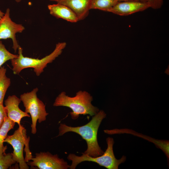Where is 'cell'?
I'll return each instance as SVG.
<instances>
[{
  "mask_svg": "<svg viewBox=\"0 0 169 169\" xmlns=\"http://www.w3.org/2000/svg\"><path fill=\"white\" fill-rule=\"evenodd\" d=\"M18 54L11 53L6 48L2 42L0 40V68L7 61L17 58Z\"/></svg>",
  "mask_w": 169,
  "mask_h": 169,
  "instance_id": "obj_17",
  "label": "cell"
},
{
  "mask_svg": "<svg viewBox=\"0 0 169 169\" xmlns=\"http://www.w3.org/2000/svg\"><path fill=\"white\" fill-rule=\"evenodd\" d=\"M15 123L7 116L0 128V154L5 153L7 147L4 146L3 143L8 136V132L13 128Z\"/></svg>",
  "mask_w": 169,
  "mask_h": 169,
  "instance_id": "obj_13",
  "label": "cell"
},
{
  "mask_svg": "<svg viewBox=\"0 0 169 169\" xmlns=\"http://www.w3.org/2000/svg\"><path fill=\"white\" fill-rule=\"evenodd\" d=\"M107 147L105 151L100 156L93 157L82 153L81 156H77L74 154H70L67 158L71 161L70 166V169H75L78 165L84 161H92L97 163L101 166L108 169H118L119 165L124 162L126 159V156H123L120 159H117L114 154L113 146L114 143L113 139L109 137L106 138Z\"/></svg>",
  "mask_w": 169,
  "mask_h": 169,
  "instance_id": "obj_4",
  "label": "cell"
},
{
  "mask_svg": "<svg viewBox=\"0 0 169 169\" xmlns=\"http://www.w3.org/2000/svg\"><path fill=\"white\" fill-rule=\"evenodd\" d=\"M106 116L105 112L100 110L94 115L90 122L81 126L73 127L60 123L59 128V134L57 137L62 136L69 132L76 133L86 142L87 147L84 152V154L93 157L101 156L104 152L98 144L97 133L102 120Z\"/></svg>",
  "mask_w": 169,
  "mask_h": 169,
  "instance_id": "obj_1",
  "label": "cell"
},
{
  "mask_svg": "<svg viewBox=\"0 0 169 169\" xmlns=\"http://www.w3.org/2000/svg\"><path fill=\"white\" fill-rule=\"evenodd\" d=\"M21 101L20 98L14 95L8 96L4 101V107L7 117L18 125H20L22 118L30 117L28 113L19 108V105Z\"/></svg>",
  "mask_w": 169,
  "mask_h": 169,
  "instance_id": "obj_10",
  "label": "cell"
},
{
  "mask_svg": "<svg viewBox=\"0 0 169 169\" xmlns=\"http://www.w3.org/2000/svg\"><path fill=\"white\" fill-rule=\"evenodd\" d=\"M117 2V0H92L90 9L108 12Z\"/></svg>",
  "mask_w": 169,
  "mask_h": 169,
  "instance_id": "obj_15",
  "label": "cell"
},
{
  "mask_svg": "<svg viewBox=\"0 0 169 169\" xmlns=\"http://www.w3.org/2000/svg\"><path fill=\"white\" fill-rule=\"evenodd\" d=\"M17 3H19L22 0H14Z\"/></svg>",
  "mask_w": 169,
  "mask_h": 169,
  "instance_id": "obj_23",
  "label": "cell"
},
{
  "mask_svg": "<svg viewBox=\"0 0 169 169\" xmlns=\"http://www.w3.org/2000/svg\"><path fill=\"white\" fill-rule=\"evenodd\" d=\"M32 161L27 164L39 169H67L70 166L63 159L60 158L57 154L53 155L50 152H40L35 154Z\"/></svg>",
  "mask_w": 169,
  "mask_h": 169,
  "instance_id": "obj_7",
  "label": "cell"
},
{
  "mask_svg": "<svg viewBox=\"0 0 169 169\" xmlns=\"http://www.w3.org/2000/svg\"><path fill=\"white\" fill-rule=\"evenodd\" d=\"M4 13L0 9V20L4 15Z\"/></svg>",
  "mask_w": 169,
  "mask_h": 169,
  "instance_id": "obj_21",
  "label": "cell"
},
{
  "mask_svg": "<svg viewBox=\"0 0 169 169\" xmlns=\"http://www.w3.org/2000/svg\"><path fill=\"white\" fill-rule=\"evenodd\" d=\"M23 26L13 21L10 17V9H7L0 20V40L10 38L12 39L13 48L15 52L19 45L16 38V34L22 32L25 29Z\"/></svg>",
  "mask_w": 169,
  "mask_h": 169,
  "instance_id": "obj_8",
  "label": "cell"
},
{
  "mask_svg": "<svg viewBox=\"0 0 169 169\" xmlns=\"http://www.w3.org/2000/svg\"><path fill=\"white\" fill-rule=\"evenodd\" d=\"M92 0H60L57 3L68 7L77 16L79 20L85 19L88 15Z\"/></svg>",
  "mask_w": 169,
  "mask_h": 169,
  "instance_id": "obj_11",
  "label": "cell"
},
{
  "mask_svg": "<svg viewBox=\"0 0 169 169\" xmlns=\"http://www.w3.org/2000/svg\"><path fill=\"white\" fill-rule=\"evenodd\" d=\"M7 116L6 111L3 104H0V128Z\"/></svg>",
  "mask_w": 169,
  "mask_h": 169,
  "instance_id": "obj_19",
  "label": "cell"
},
{
  "mask_svg": "<svg viewBox=\"0 0 169 169\" xmlns=\"http://www.w3.org/2000/svg\"><path fill=\"white\" fill-rule=\"evenodd\" d=\"M93 97L88 92L79 90L73 97L68 96L65 92H61L56 98L53 104L54 106H63L69 107L71 118L78 119L79 115H89L93 116L99 111V109L91 104Z\"/></svg>",
  "mask_w": 169,
  "mask_h": 169,
  "instance_id": "obj_2",
  "label": "cell"
},
{
  "mask_svg": "<svg viewBox=\"0 0 169 169\" xmlns=\"http://www.w3.org/2000/svg\"><path fill=\"white\" fill-rule=\"evenodd\" d=\"M150 8L147 2L122 1L117 2L108 12L125 16L143 11Z\"/></svg>",
  "mask_w": 169,
  "mask_h": 169,
  "instance_id": "obj_9",
  "label": "cell"
},
{
  "mask_svg": "<svg viewBox=\"0 0 169 169\" xmlns=\"http://www.w3.org/2000/svg\"><path fill=\"white\" fill-rule=\"evenodd\" d=\"M16 163L13 153L0 154V169H7Z\"/></svg>",
  "mask_w": 169,
  "mask_h": 169,
  "instance_id": "obj_16",
  "label": "cell"
},
{
  "mask_svg": "<svg viewBox=\"0 0 169 169\" xmlns=\"http://www.w3.org/2000/svg\"><path fill=\"white\" fill-rule=\"evenodd\" d=\"M6 71L4 66L0 68V104H3L5 95L11 84L10 79L6 76Z\"/></svg>",
  "mask_w": 169,
  "mask_h": 169,
  "instance_id": "obj_14",
  "label": "cell"
},
{
  "mask_svg": "<svg viewBox=\"0 0 169 169\" xmlns=\"http://www.w3.org/2000/svg\"><path fill=\"white\" fill-rule=\"evenodd\" d=\"M147 2L150 7L153 9H158L163 5V0H148Z\"/></svg>",
  "mask_w": 169,
  "mask_h": 169,
  "instance_id": "obj_18",
  "label": "cell"
},
{
  "mask_svg": "<svg viewBox=\"0 0 169 169\" xmlns=\"http://www.w3.org/2000/svg\"><path fill=\"white\" fill-rule=\"evenodd\" d=\"M48 8L50 14L57 18H61L73 23L79 21L74 13L65 5L57 3L48 5Z\"/></svg>",
  "mask_w": 169,
  "mask_h": 169,
  "instance_id": "obj_12",
  "label": "cell"
},
{
  "mask_svg": "<svg viewBox=\"0 0 169 169\" xmlns=\"http://www.w3.org/2000/svg\"><path fill=\"white\" fill-rule=\"evenodd\" d=\"M66 45V43L65 42L58 43L51 53L41 59L23 56V49L19 46L18 49V57L11 60L13 74H18L23 69L32 68L34 69L36 75L39 76L44 72L47 64L52 63L62 54Z\"/></svg>",
  "mask_w": 169,
  "mask_h": 169,
  "instance_id": "obj_3",
  "label": "cell"
},
{
  "mask_svg": "<svg viewBox=\"0 0 169 169\" xmlns=\"http://www.w3.org/2000/svg\"><path fill=\"white\" fill-rule=\"evenodd\" d=\"M118 2L125 1H136L142 2H147L148 0H117Z\"/></svg>",
  "mask_w": 169,
  "mask_h": 169,
  "instance_id": "obj_20",
  "label": "cell"
},
{
  "mask_svg": "<svg viewBox=\"0 0 169 169\" xmlns=\"http://www.w3.org/2000/svg\"><path fill=\"white\" fill-rule=\"evenodd\" d=\"M38 90L36 88L30 92L21 95L20 98L25 108V112L31 115V132L33 134L37 132V121L41 123L45 121L49 114L46 110L45 105L37 97V93Z\"/></svg>",
  "mask_w": 169,
  "mask_h": 169,
  "instance_id": "obj_5",
  "label": "cell"
},
{
  "mask_svg": "<svg viewBox=\"0 0 169 169\" xmlns=\"http://www.w3.org/2000/svg\"><path fill=\"white\" fill-rule=\"evenodd\" d=\"M13 134L6 137L4 142L11 145L13 149V152L14 158L18 164L20 169H28L29 166L25 161L23 155L24 145L29 142V138L27 137L26 130L21 124Z\"/></svg>",
  "mask_w": 169,
  "mask_h": 169,
  "instance_id": "obj_6",
  "label": "cell"
},
{
  "mask_svg": "<svg viewBox=\"0 0 169 169\" xmlns=\"http://www.w3.org/2000/svg\"><path fill=\"white\" fill-rule=\"evenodd\" d=\"M49 0L51 1L55 2L57 3L60 0Z\"/></svg>",
  "mask_w": 169,
  "mask_h": 169,
  "instance_id": "obj_22",
  "label": "cell"
}]
</instances>
